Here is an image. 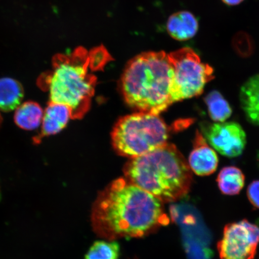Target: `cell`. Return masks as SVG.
<instances>
[{
  "instance_id": "cell-1",
  "label": "cell",
  "mask_w": 259,
  "mask_h": 259,
  "mask_svg": "<svg viewBox=\"0 0 259 259\" xmlns=\"http://www.w3.org/2000/svg\"><path fill=\"white\" fill-rule=\"evenodd\" d=\"M163 203L125 178H119L100 192L93 203V231L108 241L144 237L169 224Z\"/></svg>"
},
{
  "instance_id": "cell-2",
  "label": "cell",
  "mask_w": 259,
  "mask_h": 259,
  "mask_svg": "<svg viewBox=\"0 0 259 259\" xmlns=\"http://www.w3.org/2000/svg\"><path fill=\"white\" fill-rule=\"evenodd\" d=\"M125 179L161 201L173 202L189 192L192 171L186 158L173 144L161 146L125 164Z\"/></svg>"
},
{
  "instance_id": "cell-3",
  "label": "cell",
  "mask_w": 259,
  "mask_h": 259,
  "mask_svg": "<svg viewBox=\"0 0 259 259\" xmlns=\"http://www.w3.org/2000/svg\"><path fill=\"white\" fill-rule=\"evenodd\" d=\"M174 67L169 54L148 52L126 65L121 88L127 104L140 112L159 115L171 105Z\"/></svg>"
},
{
  "instance_id": "cell-4",
  "label": "cell",
  "mask_w": 259,
  "mask_h": 259,
  "mask_svg": "<svg viewBox=\"0 0 259 259\" xmlns=\"http://www.w3.org/2000/svg\"><path fill=\"white\" fill-rule=\"evenodd\" d=\"M89 69L98 70L91 51L77 48L70 54H57L52 69L40 76L38 84L48 93L50 102L67 106L72 119H80L90 109L96 86L97 77Z\"/></svg>"
},
{
  "instance_id": "cell-5",
  "label": "cell",
  "mask_w": 259,
  "mask_h": 259,
  "mask_svg": "<svg viewBox=\"0 0 259 259\" xmlns=\"http://www.w3.org/2000/svg\"><path fill=\"white\" fill-rule=\"evenodd\" d=\"M169 130L158 115L139 112L121 118L112 132L113 148L122 156L133 158L167 143Z\"/></svg>"
},
{
  "instance_id": "cell-6",
  "label": "cell",
  "mask_w": 259,
  "mask_h": 259,
  "mask_svg": "<svg viewBox=\"0 0 259 259\" xmlns=\"http://www.w3.org/2000/svg\"><path fill=\"white\" fill-rule=\"evenodd\" d=\"M169 56L174 72L170 89L171 104L201 95L206 84L214 79L213 68L202 63L192 49L181 48Z\"/></svg>"
},
{
  "instance_id": "cell-7",
  "label": "cell",
  "mask_w": 259,
  "mask_h": 259,
  "mask_svg": "<svg viewBox=\"0 0 259 259\" xmlns=\"http://www.w3.org/2000/svg\"><path fill=\"white\" fill-rule=\"evenodd\" d=\"M259 243V228L244 220L225 226L218 244L221 259H253Z\"/></svg>"
},
{
  "instance_id": "cell-8",
  "label": "cell",
  "mask_w": 259,
  "mask_h": 259,
  "mask_svg": "<svg viewBox=\"0 0 259 259\" xmlns=\"http://www.w3.org/2000/svg\"><path fill=\"white\" fill-rule=\"evenodd\" d=\"M201 134L220 154L229 158L239 156L244 151L247 137L241 125L236 122H203Z\"/></svg>"
},
{
  "instance_id": "cell-9",
  "label": "cell",
  "mask_w": 259,
  "mask_h": 259,
  "mask_svg": "<svg viewBox=\"0 0 259 259\" xmlns=\"http://www.w3.org/2000/svg\"><path fill=\"white\" fill-rule=\"evenodd\" d=\"M189 164L191 170L199 176H208L214 173L218 167L219 158L203 136L196 131L193 150L190 154Z\"/></svg>"
},
{
  "instance_id": "cell-10",
  "label": "cell",
  "mask_w": 259,
  "mask_h": 259,
  "mask_svg": "<svg viewBox=\"0 0 259 259\" xmlns=\"http://www.w3.org/2000/svg\"><path fill=\"white\" fill-rule=\"evenodd\" d=\"M70 119H72V115L69 107L58 103H49L44 112L40 133L34 138L35 143H39L45 137L57 134L66 127Z\"/></svg>"
},
{
  "instance_id": "cell-11",
  "label": "cell",
  "mask_w": 259,
  "mask_h": 259,
  "mask_svg": "<svg viewBox=\"0 0 259 259\" xmlns=\"http://www.w3.org/2000/svg\"><path fill=\"white\" fill-rule=\"evenodd\" d=\"M239 101L248 121L259 126V74L251 76L243 84Z\"/></svg>"
},
{
  "instance_id": "cell-12",
  "label": "cell",
  "mask_w": 259,
  "mask_h": 259,
  "mask_svg": "<svg viewBox=\"0 0 259 259\" xmlns=\"http://www.w3.org/2000/svg\"><path fill=\"white\" fill-rule=\"evenodd\" d=\"M199 23L192 13L181 11L170 16L167 23V30L170 36L180 41L193 38L198 31Z\"/></svg>"
},
{
  "instance_id": "cell-13",
  "label": "cell",
  "mask_w": 259,
  "mask_h": 259,
  "mask_svg": "<svg viewBox=\"0 0 259 259\" xmlns=\"http://www.w3.org/2000/svg\"><path fill=\"white\" fill-rule=\"evenodd\" d=\"M24 97L21 84L10 77L0 79V110L11 112L17 109Z\"/></svg>"
},
{
  "instance_id": "cell-14",
  "label": "cell",
  "mask_w": 259,
  "mask_h": 259,
  "mask_svg": "<svg viewBox=\"0 0 259 259\" xmlns=\"http://www.w3.org/2000/svg\"><path fill=\"white\" fill-rule=\"evenodd\" d=\"M44 112L38 103L29 101L19 105L16 109V124L26 131H33L39 127L43 120Z\"/></svg>"
},
{
  "instance_id": "cell-15",
  "label": "cell",
  "mask_w": 259,
  "mask_h": 259,
  "mask_svg": "<svg viewBox=\"0 0 259 259\" xmlns=\"http://www.w3.org/2000/svg\"><path fill=\"white\" fill-rule=\"evenodd\" d=\"M220 191L225 195L234 196L241 192L245 184V176L235 166L223 167L217 178Z\"/></svg>"
},
{
  "instance_id": "cell-16",
  "label": "cell",
  "mask_w": 259,
  "mask_h": 259,
  "mask_svg": "<svg viewBox=\"0 0 259 259\" xmlns=\"http://www.w3.org/2000/svg\"><path fill=\"white\" fill-rule=\"evenodd\" d=\"M205 102L210 119L215 122H225L231 117L232 109L229 103L218 91H212L207 95Z\"/></svg>"
},
{
  "instance_id": "cell-17",
  "label": "cell",
  "mask_w": 259,
  "mask_h": 259,
  "mask_svg": "<svg viewBox=\"0 0 259 259\" xmlns=\"http://www.w3.org/2000/svg\"><path fill=\"white\" fill-rule=\"evenodd\" d=\"M119 245L115 241H96L91 247L85 259H118Z\"/></svg>"
},
{
  "instance_id": "cell-18",
  "label": "cell",
  "mask_w": 259,
  "mask_h": 259,
  "mask_svg": "<svg viewBox=\"0 0 259 259\" xmlns=\"http://www.w3.org/2000/svg\"><path fill=\"white\" fill-rule=\"evenodd\" d=\"M247 196L252 206L259 209V180L252 181L248 186Z\"/></svg>"
},
{
  "instance_id": "cell-19",
  "label": "cell",
  "mask_w": 259,
  "mask_h": 259,
  "mask_svg": "<svg viewBox=\"0 0 259 259\" xmlns=\"http://www.w3.org/2000/svg\"><path fill=\"white\" fill-rule=\"evenodd\" d=\"M225 4L229 6H236L240 4L244 0H222Z\"/></svg>"
},
{
  "instance_id": "cell-20",
  "label": "cell",
  "mask_w": 259,
  "mask_h": 259,
  "mask_svg": "<svg viewBox=\"0 0 259 259\" xmlns=\"http://www.w3.org/2000/svg\"><path fill=\"white\" fill-rule=\"evenodd\" d=\"M1 120H2L1 116H0V122H1Z\"/></svg>"
}]
</instances>
